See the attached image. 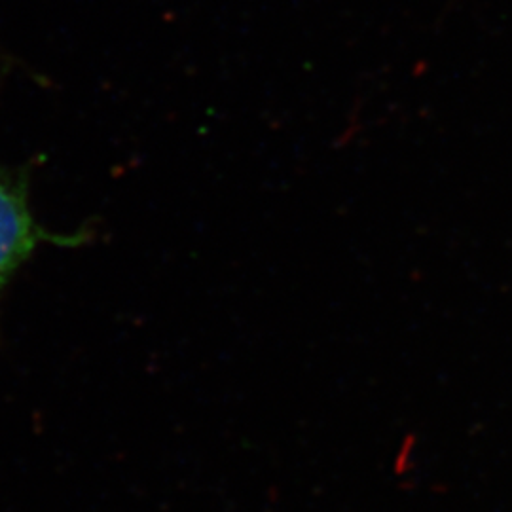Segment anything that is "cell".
<instances>
[{"mask_svg": "<svg viewBox=\"0 0 512 512\" xmlns=\"http://www.w3.org/2000/svg\"><path fill=\"white\" fill-rule=\"evenodd\" d=\"M25 173L0 165V294L38 247L48 243L74 245L73 236H55L38 224L29 205Z\"/></svg>", "mask_w": 512, "mask_h": 512, "instance_id": "6da1fadb", "label": "cell"}]
</instances>
